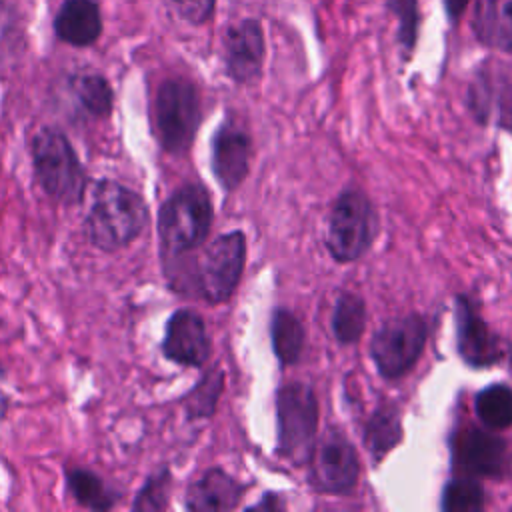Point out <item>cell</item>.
<instances>
[{"label":"cell","instance_id":"cell-1","mask_svg":"<svg viewBox=\"0 0 512 512\" xmlns=\"http://www.w3.org/2000/svg\"><path fill=\"white\" fill-rule=\"evenodd\" d=\"M148 224L146 200L134 188L100 178L90 192L84 234L102 252H118L132 244Z\"/></svg>","mask_w":512,"mask_h":512},{"label":"cell","instance_id":"cell-2","mask_svg":"<svg viewBox=\"0 0 512 512\" xmlns=\"http://www.w3.org/2000/svg\"><path fill=\"white\" fill-rule=\"evenodd\" d=\"M214 208L208 190L188 182L174 190L158 212V238L164 258H178L196 250L212 228Z\"/></svg>","mask_w":512,"mask_h":512},{"label":"cell","instance_id":"cell-3","mask_svg":"<svg viewBox=\"0 0 512 512\" xmlns=\"http://www.w3.org/2000/svg\"><path fill=\"white\" fill-rule=\"evenodd\" d=\"M36 182L52 200L74 206L86 192V170L68 136L52 126L40 128L30 144Z\"/></svg>","mask_w":512,"mask_h":512},{"label":"cell","instance_id":"cell-4","mask_svg":"<svg viewBox=\"0 0 512 512\" xmlns=\"http://www.w3.org/2000/svg\"><path fill=\"white\" fill-rule=\"evenodd\" d=\"M202 120L198 88L186 78L164 80L154 98L158 144L168 154H184L194 142Z\"/></svg>","mask_w":512,"mask_h":512},{"label":"cell","instance_id":"cell-5","mask_svg":"<svg viewBox=\"0 0 512 512\" xmlns=\"http://www.w3.org/2000/svg\"><path fill=\"white\" fill-rule=\"evenodd\" d=\"M378 234V216L370 198L356 188L344 190L328 214L326 248L336 262L362 258Z\"/></svg>","mask_w":512,"mask_h":512},{"label":"cell","instance_id":"cell-6","mask_svg":"<svg viewBox=\"0 0 512 512\" xmlns=\"http://www.w3.org/2000/svg\"><path fill=\"white\" fill-rule=\"evenodd\" d=\"M278 454L296 464H304L316 442L318 400L306 382L284 384L276 394Z\"/></svg>","mask_w":512,"mask_h":512},{"label":"cell","instance_id":"cell-7","mask_svg":"<svg viewBox=\"0 0 512 512\" xmlns=\"http://www.w3.org/2000/svg\"><path fill=\"white\" fill-rule=\"evenodd\" d=\"M428 340V324L420 314L386 320L372 336L370 354L376 370L386 380L406 376L420 360Z\"/></svg>","mask_w":512,"mask_h":512},{"label":"cell","instance_id":"cell-8","mask_svg":"<svg viewBox=\"0 0 512 512\" xmlns=\"http://www.w3.org/2000/svg\"><path fill=\"white\" fill-rule=\"evenodd\" d=\"M246 266V236L240 230L220 234L208 244L198 264L196 286L210 304L226 302L242 278Z\"/></svg>","mask_w":512,"mask_h":512},{"label":"cell","instance_id":"cell-9","mask_svg":"<svg viewBox=\"0 0 512 512\" xmlns=\"http://www.w3.org/2000/svg\"><path fill=\"white\" fill-rule=\"evenodd\" d=\"M310 482L320 492L346 494L360 476V460L344 432L332 428L314 442L310 452Z\"/></svg>","mask_w":512,"mask_h":512},{"label":"cell","instance_id":"cell-10","mask_svg":"<svg viewBox=\"0 0 512 512\" xmlns=\"http://www.w3.org/2000/svg\"><path fill=\"white\" fill-rule=\"evenodd\" d=\"M456 318V350L472 368H490L508 354L506 342L482 318L476 302L468 294L454 298Z\"/></svg>","mask_w":512,"mask_h":512},{"label":"cell","instance_id":"cell-11","mask_svg":"<svg viewBox=\"0 0 512 512\" xmlns=\"http://www.w3.org/2000/svg\"><path fill=\"white\" fill-rule=\"evenodd\" d=\"M454 468L472 478H504L510 472L508 442L488 430L466 428L454 434Z\"/></svg>","mask_w":512,"mask_h":512},{"label":"cell","instance_id":"cell-12","mask_svg":"<svg viewBox=\"0 0 512 512\" xmlns=\"http://www.w3.org/2000/svg\"><path fill=\"white\" fill-rule=\"evenodd\" d=\"M264 32L256 18L234 22L224 32V64L236 84H254L264 68Z\"/></svg>","mask_w":512,"mask_h":512},{"label":"cell","instance_id":"cell-13","mask_svg":"<svg viewBox=\"0 0 512 512\" xmlns=\"http://www.w3.org/2000/svg\"><path fill=\"white\" fill-rule=\"evenodd\" d=\"M162 354L178 366H204L210 356V338L204 318L190 308L174 310L166 320Z\"/></svg>","mask_w":512,"mask_h":512},{"label":"cell","instance_id":"cell-14","mask_svg":"<svg viewBox=\"0 0 512 512\" xmlns=\"http://www.w3.org/2000/svg\"><path fill=\"white\" fill-rule=\"evenodd\" d=\"M252 140L236 120H224L212 136V172L222 190H236L250 170Z\"/></svg>","mask_w":512,"mask_h":512},{"label":"cell","instance_id":"cell-15","mask_svg":"<svg viewBox=\"0 0 512 512\" xmlns=\"http://www.w3.org/2000/svg\"><path fill=\"white\" fill-rule=\"evenodd\" d=\"M246 486L222 468H208L194 478L184 496V504L192 512H224L234 510Z\"/></svg>","mask_w":512,"mask_h":512},{"label":"cell","instance_id":"cell-16","mask_svg":"<svg viewBox=\"0 0 512 512\" xmlns=\"http://www.w3.org/2000/svg\"><path fill=\"white\" fill-rule=\"evenodd\" d=\"M54 32L64 44L86 48L102 34V14L96 0H64L54 18Z\"/></svg>","mask_w":512,"mask_h":512},{"label":"cell","instance_id":"cell-17","mask_svg":"<svg viewBox=\"0 0 512 512\" xmlns=\"http://www.w3.org/2000/svg\"><path fill=\"white\" fill-rule=\"evenodd\" d=\"M470 26L482 46L512 54V0H476Z\"/></svg>","mask_w":512,"mask_h":512},{"label":"cell","instance_id":"cell-18","mask_svg":"<svg viewBox=\"0 0 512 512\" xmlns=\"http://www.w3.org/2000/svg\"><path fill=\"white\" fill-rule=\"evenodd\" d=\"M402 414L392 402L380 404L364 426V446L374 462H380L402 440Z\"/></svg>","mask_w":512,"mask_h":512},{"label":"cell","instance_id":"cell-19","mask_svg":"<svg viewBox=\"0 0 512 512\" xmlns=\"http://www.w3.org/2000/svg\"><path fill=\"white\" fill-rule=\"evenodd\" d=\"M66 488L70 496L88 510L104 512L118 504L120 492L114 490L110 484L104 482L102 476H98L94 470L88 468H66L64 472Z\"/></svg>","mask_w":512,"mask_h":512},{"label":"cell","instance_id":"cell-20","mask_svg":"<svg viewBox=\"0 0 512 512\" xmlns=\"http://www.w3.org/2000/svg\"><path fill=\"white\" fill-rule=\"evenodd\" d=\"M270 340L282 366L296 364L304 350V326L288 308H276L270 320Z\"/></svg>","mask_w":512,"mask_h":512},{"label":"cell","instance_id":"cell-21","mask_svg":"<svg viewBox=\"0 0 512 512\" xmlns=\"http://www.w3.org/2000/svg\"><path fill=\"white\" fill-rule=\"evenodd\" d=\"M70 90L82 110L94 118H108L114 108V90L98 72H82L70 78Z\"/></svg>","mask_w":512,"mask_h":512},{"label":"cell","instance_id":"cell-22","mask_svg":"<svg viewBox=\"0 0 512 512\" xmlns=\"http://www.w3.org/2000/svg\"><path fill=\"white\" fill-rule=\"evenodd\" d=\"M366 328V304L354 292H340L332 310V332L340 344H354Z\"/></svg>","mask_w":512,"mask_h":512},{"label":"cell","instance_id":"cell-23","mask_svg":"<svg viewBox=\"0 0 512 512\" xmlns=\"http://www.w3.org/2000/svg\"><path fill=\"white\" fill-rule=\"evenodd\" d=\"M474 412L478 420L490 430L510 428L512 426V388L500 382L482 388L474 398Z\"/></svg>","mask_w":512,"mask_h":512},{"label":"cell","instance_id":"cell-24","mask_svg":"<svg viewBox=\"0 0 512 512\" xmlns=\"http://www.w3.org/2000/svg\"><path fill=\"white\" fill-rule=\"evenodd\" d=\"M224 390V372L220 368H210L202 374L196 386L184 396V412L188 420L210 418L216 412L218 400Z\"/></svg>","mask_w":512,"mask_h":512},{"label":"cell","instance_id":"cell-25","mask_svg":"<svg viewBox=\"0 0 512 512\" xmlns=\"http://www.w3.org/2000/svg\"><path fill=\"white\" fill-rule=\"evenodd\" d=\"M444 512H478L486 506V494L482 484L472 476L452 478L442 492Z\"/></svg>","mask_w":512,"mask_h":512},{"label":"cell","instance_id":"cell-26","mask_svg":"<svg viewBox=\"0 0 512 512\" xmlns=\"http://www.w3.org/2000/svg\"><path fill=\"white\" fill-rule=\"evenodd\" d=\"M172 488V474L168 468H160L150 474L136 492L130 508L134 512H160L168 508Z\"/></svg>","mask_w":512,"mask_h":512},{"label":"cell","instance_id":"cell-27","mask_svg":"<svg viewBox=\"0 0 512 512\" xmlns=\"http://www.w3.org/2000/svg\"><path fill=\"white\" fill-rule=\"evenodd\" d=\"M388 8L398 18V44L406 54H410L420 30L418 0H388Z\"/></svg>","mask_w":512,"mask_h":512},{"label":"cell","instance_id":"cell-28","mask_svg":"<svg viewBox=\"0 0 512 512\" xmlns=\"http://www.w3.org/2000/svg\"><path fill=\"white\" fill-rule=\"evenodd\" d=\"M168 4L180 20L192 26L208 22L216 8V0H168Z\"/></svg>","mask_w":512,"mask_h":512},{"label":"cell","instance_id":"cell-29","mask_svg":"<svg viewBox=\"0 0 512 512\" xmlns=\"http://www.w3.org/2000/svg\"><path fill=\"white\" fill-rule=\"evenodd\" d=\"M12 28H20V26H18V20H16V16H14V10H12V6H6L4 0H0V32L12 30ZM0 54H8V52L4 50V46H2V42H0ZM8 58H10V56H8Z\"/></svg>","mask_w":512,"mask_h":512},{"label":"cell","instance_id":"cell-30","mask_svg":"<svg viewBox=\"0 0 512 512\" xmlns=\"http://www.w3.org/2000/svg\"><path fill=\"white\" fill-rule=\"evenodd\" d=\"M442 2H444V10H446V16L450 22H458L470 4V0H442Z\"/></svg>","mask_w":512,"mask_h":512},{"label":"cell","instance_id":"cell-31","mask_svg":"<svg viewBox=\"0 0 512 512\" xmlns=\"http://www.w3.org/2000/svg\"><path fill=\"white\" fill-rule=\"evenodd\" d=\"M254 508H280V500H278V496L270 494V496H266V500H262Z\"/></svg>","mask_w":512,"mask_h":512},{"label":"cell","instance_id":"cell-32","mask_svg":"<svg viewBox=\"0 0 512 512\" xmlns=\"http://www.w3.org/2000/svg\"><path fill=\"white\" fill-rule=\"evenodd\" d=\"M504 124H506L510 130H512V110H510V112H508V116L504 118Z\"/></svg>","mask_w":512,"mask_h":512}]
</instances>
